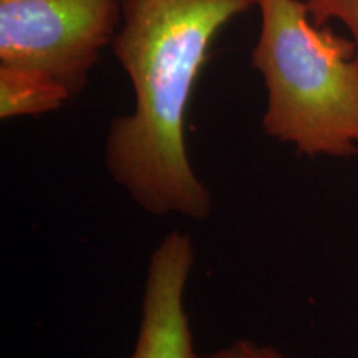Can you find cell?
<instances>
[{"mask_svg":"<svg viewBox=\"0 0 358 358\" xmlns=\"http://www.w3.org/2000/svg\"><path fill=\"white\" fill-rule=\"evenodd\" d=\"M250 66L267 92L262 129L307 158L358 153V47L310 19L306 0H257Z\"/></svg>","mask_w":358,"mask_h":358,"instance_id":"7a4b0ae2","label":"cell"},{"mask_svg":"<svg viewBox=\"0 0 358 358\" xmlns=\"http://www.w3.org/2000/svg\"><path fill=\"white\" fill-rule=\"evenodd\" d=\"M306 6L313 24L325 27L338 20L347 27L358 47V0H306Z\"/></svg>","mask_w":358,"mask_h":358,"instance_id":"8992f818","label":"cell"},{"mask_svg":"<svg viewBox=\"0 0 358 358\" xmlns=\"http://www.w3.org/2000/svg\"><path fill=\"white\" fill-rule=\"evenodd\" d=\"M257 0H123L111 43L128 75L134 106L111 120L110 176L148 214L206 221L213 198L192 169L186 113L216 35Z\"/></svg>","mask_w":358,"mask_h":358,"instance_id":"6da1fadb","label":"cell"},{"mask_svg":"<svg viewBox=\"0 0 358 358\" xmlns=\"http://www.w3.org/2000/svg\"><path fill=\"white\" fill-rule=\"evenodd\" d=\"M196 358H289L274 347L259 345L252 340H237L231 345L219 348L208 355H199Z\"/></svg>","mask_w":358,"mask_h":358,"instance_id":"52a82bcc","label":"cell"},{"mask_svg":"<svg viewBox=\"0 0 358 358\" xmlns=\"http://www.w3.org/2000/svg\"><path fill=\"white\" fill-rule=\"evenodd\" d=\"M69 90L40 71L0 65V118L40 116L64 108Z\"/></svg>","mask_w":358,"mask_h":358,"instance_id":"5b68a950","label":"cell"},{"mask_svg":"<svg viewBox=\"0 0 358 358\" xmlns=\"http://www.w3.org/2000/svg\"><path fill=\"white\" fill-rule=\"evenodd\" d=\"M122 12L123 0H0V65L40 71L78 96Z\"/></svg>","mask_w":358,"mask_h":358,"instance_id":"3957f363","label":"cell"},{"mask_svg":"<svg viewBox=\"0 0 358 358\" xmlns=\"http://www.w3.org/2000/svg\"><path fill=\"white\" fill-rule=\"evenodd\" d=\"M194 266V244L173 231L156 245L148 264L141 320L133 352L127 358H196L186 285Z\"/></svg>","mask_w":358,"mask_h":358,"instance_id":"277c9868","label":"cell"}]
</instances>
